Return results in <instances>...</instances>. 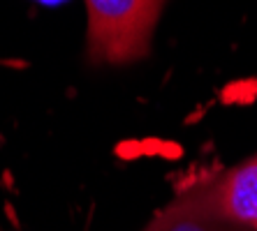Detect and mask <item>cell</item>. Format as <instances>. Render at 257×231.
Returning a JSON list of instances; mask_svg holds the SVG:
<instances>
[{
    "instance_id": "cell-1",
    "label": "cell",
    "mask_w": 257,
    "mask_h": 231,
    "mask_svg": "<svg viewBox=\"0 0 257 231\" xmlns=\"http://www.w3.org/2000/svg\"><path fill=\"white\" fill-rule=\"evenodd\" d=\"M84 5L93 63L123 65L149 54L165 0H84Z\"/></svg>"
},
{
    "instance_id": "cell-2",
    "label": "cell",
    "mask_w": 257,
    "mask_h": 231,
    "mask_svg": "<svg viewBox=\"0 0 257 231\" xmlns=\"http://www.w3.org/2000/svg\"><path fill=\"white\" fill-rule=\"evenodd\" d=\"M174 208L257 231V155L232 166L192 196L174 203Z\"/></svg>"
},
{
    "instance_id": "cell-3",
    "label": "cell",
    "mask_w": 257,
    "mask_h": 231,
    "mask_svg": "<svg viewBox=\"0 0 257 231\" xmlns=\"http://www.w3.org/2000/svg\"><path fill=\"white\" fill-rule=\"evenodd\" d=\"M211 222H213L211 217L183 213V210L172 206L165 219H158L153 224V231H215L211 229Z\"/></svg>"
}]
</instances>
